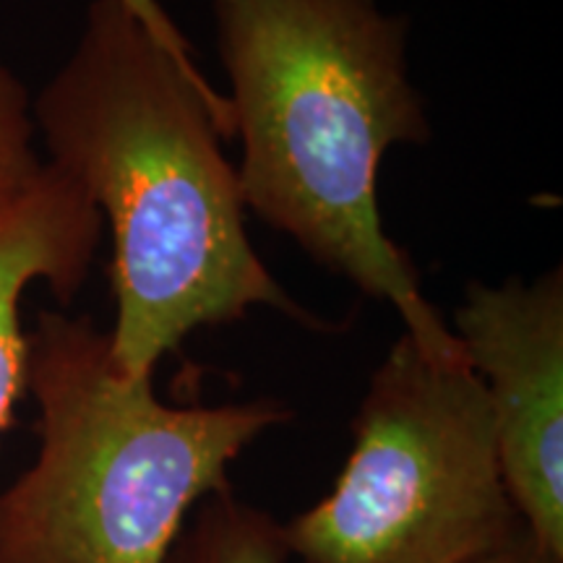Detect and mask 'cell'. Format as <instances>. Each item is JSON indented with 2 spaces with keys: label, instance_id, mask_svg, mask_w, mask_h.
Masks as SVG:
<instances>
[{
  "label": "cell",
  "instance_id": "1",
  "mask_svg": "<svg viewBox=\"0 0 563 563\" xmlns=\"http://www.w3.org/2000/svg\"><path fill=\"white\" fill-rule=\"evenodd\" d=\"M47 165L112 230V361L154 376L196 329L274 308L327 329L272 277L245 230L228 97L175 60L121 0H95L79 45L32 102Z\"/></svg>",
  "mask_w": 563,
  "mask_h": 563
},
{
  "label": "cell",
  "instance_id": "2",
  "mask_svg": "<svg viewBox=\"0 0 563 563\" xmlns=\"http://www.w3.org/2000/svg\"><path fill=\"white\" fill-rule=\"evenodd\" d=\"M211 11L245 209L397 308L428 355L467 363L378 211L386 152L431 139L407 76V19L376 0H211Z\"/></svg>",
  "mask_w": 563,
  "mask_h": 563
},
{
  "label": "cell",
  "instance_id": "3",
  "mask_svg": "<svg viewBox=\"0 0 563 563\" xmlns=\"http://www.w3.org/2000/svg\"><path fill=\"white\" fill-rule=\"evenodd\" d=\"M26 391L40 452L0 493V563H165L196 506L232 488L230 464L292 418L274 399L165 405L108 332L55 311L26 334Z\"/></svg>",
  "mask_w": 563,
  "mask_h": 563
},
{
  "label": "cell",
  "instance_id": "4",
  "mask_svg": "<svg viewBox=\"0 0 563 563\" xmlns=\"http://www.w3.org/2000/svg\"><path fill=\"white\" fill-rule=\"evenodd\" d=\"M332 493L285 527L298 563H477L525 538L488 394L402 334L373 371Z\"/></svg>",
  "mask_w": 563,
  "mask_h": 563
},
{
  "label": "cell",
  "instance_id": "5",
  "mask_svg": "<svg viewBox=\"0 0 563 563\" xmlns=\"http://www.w3.org/2000/svg\"><path fill=\"white\" fill-rule=\"evenodd\" d=\"M454 336L488 394L498 462L527 530L563 559V272L470 282Z\"/></svg>",
  "mask_w": 563,
  "mask_h": 563
},
{
  "label": "cell",
  "instance_id": "6",
  "mask_svg": "<svg viewBox=\"0 0 563 563\" xmlns=\"http://www.w3.org/2000/svg\"><path fill=\"white\" fill-rule=\"evenodd\" d=\"M100 238V209L47 162L24 191L0 207V435L26 391L21 295L45 282L55 298L68 302L87 282Z\"/></svg>",
  "mask_w": 563,
  "mask_h": 563
},
{
  "label": "cell",
  "instance_id": "7",
  "mask_svg": "<svg viewBox=\"0 0 563 563\" xmlns=\"http://www.w3.org/2000/svg\"><path fill=\"white\" fill-rule=\"evenodd\" d=\"M285 527L232 488L211 493L191 511L165 563H287Z\"/></svg>",
  "mask_w": 563,
  "mask_h": 563
},
{
  "label": "cell",
  "instance_id": "8",
  "mask_svg": "<svg viewBox=\"0 0 563 563\" xmlns=\"http://www.w3.org/2000/svg\"><path fill=\"white\" fill-rule=\"evenodd\" d=\"M32 100L21 81L0 63V207L24 191L45 167L34 150Z\"/></svg>",
  "mask_w": 563,
  "mask_h": 563
},
{
  "label": "cell",
  "instance_id": "9",
  "mask_svg": "<svg viewBox=\"0 0 563 563\" xmlns=\"http://www.w3.org/2000/svg\"><path fill=\"white\" fill-rule=\"evenodd\" d=\"M121 3L125 9L133 11V16L152 32V37L157 40L175 60H180L186 68H199V63L194 60L191 45L183 37L178 24H175V21L167 16V11L162 9L159 0H121Z\"/></svg>",
  "mask_w": 563,
  "mask_h": 563
},
{
  "label": "cell",
  "instance_id": "10",
  "mask_svg": "<svg viewBox=\"0 0 563 563\" xmlns=\"http://www.w3.org/2000/svg\"><path fill=\"white\" fill-rule=\"evenodd\" d=\"M477 563H563V559H555V555L548 553L543 545H538L532 532H527L514 545L504 548V551L493 553Z\"/></svg>",
  "mask_w": 563,
  "mask_h": 563
}]
</instances>
